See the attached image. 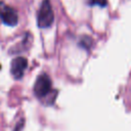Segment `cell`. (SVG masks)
Returning a JSON list of instances; mask_svg holds the SVG:
<instances>
[{"label":"cell","instance_id":"obj_2","mask_svg":"<svg viewBox=\"0 0 131 131\" xmlns=\"http://www.w3.org/2000/svg\"><path fill=\"white\" fill-rule=\"evenodd\" d=\"M0 19L7 26H15L18 21L17 12L11 6L0 1Z\"/></svg>","mask_w":131,"mask_h":131},{"label":"cell","instance_id":"obj_5","mask_svg":"<svg viewBox=\"0 0 131 131\" xmlns=\"http://www.w3.org/2000/svg\"><path fill=\"white\" fill-rule=\"evenodd\" d=\"M90 3L92 5H98V6L103 7L106 5L107 2H106V0H90Z\"/></svg>","mask_w":131,"mask_h":131},{"label":"cell","instance_id":"obj_4","mask_svg":"<svg viewBox=\"0 0 131 131\" xmlns=\"http://www.w3.org/2000/svg\"><path fill=\"white\" fill-rule=\"evenodd\" d=\"M28 67V60L25 57L21 56H17L15 58H13L10 62V73L11 76L18 80L24 76V73L26 71Z\"/></svg>","mask_w":131,"mask_h":131},{"label":"cell","instance_id":"obj_6","mask_svg":"<svg viewBox=\"0 0 131 131\" xmlns=\"http://www.w3.org/2000/svg\"><path fill=\"white\" fill-rule=\"evenodd\" d=\"M81 41H82V42H81V45H82V46H84V47H85V44H88V45H86V48H89L92 40H91L89 37H84V38H83V40H81Z\"/></svg>","mask_w":131,"mask_h":131},{"label":"cell","instance_id":"obj_3","mask_svg":"<svg viewBox=\"0 0 131 131\" xmlns=\"http://www.w3.org/2000/svg\"><path fill=\"white\" fill-rule=\"evenodd\" d=\"M51 91V80L46 74H41L34 85V93L37 97L42 98Z\"/></svg>","mask_w":131,"mask_h":131},{"label":"cell","instance_id":"obj_1","mask_svg":"<svg viewBox=\"0 0 131 131\" xmlns=\"http://www.w3.org/2000/svg\"><path fill=\"white\" fill-rule=\"evenodd\" d=\"M54 14L49 0H43L37 15V23L40 28H48L52 25Z\"/></svg>","mask_w":131,"mask_h":131}]
</instances>
